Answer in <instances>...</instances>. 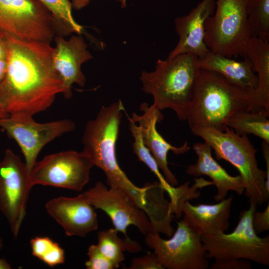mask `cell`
Listing matches in <instances>:
<instances>
[{"mask_svg":"<svg viewBox=\"0 0 269 269\" xmlns=\"http://www.w3.org/2000/svg\"><path fill=\"white\" fill-rule=\"evenodd\" d=\"M7 64L0 82V105L9 115L31 116L48 109L63 94L50 43L20 39L4 34Z\"/></svg>","mask_w":269,"mask_h":269,"instance_id":"6da1fadb","label":"cell"},{"mask_svg":"<svg viewBox=\"0 0 269 269\" xmlns=\"http://www.w3.org/2000/svg\"><path fill=\"white\" fill-rule=\"evenodd\" d=\"M255 90L243 88L216 72L200 69L187 113L190 128L199 126L225 131L228 120L237 112L269 113Z\"/></svg>","mask_w":269,"mask_h":269,"instance_id":"7a4b0ae2","label":"cell"},{"mask_svg":"<svg viewBox=\"0 0 269 269\" xmlns=\"http://www.w3.org/2000/svg\"><path fill=\"white\" fill-rule=\"evenodd\" d=\"M124 110L121 100L108 106H103L96 117L86 123L82 138V151L94 166L104 172L110 187L124 191L145 212L147 207L145 186L138 187L132 182L117 159L116 142Z\"/></svg>","mask_w":269,"mask_h":269,"instance_id":"3957f363","label":"cell"},{"mask_svg":"<svg viewBox=\"0 0 269 269\" xmlns=\"http://www.w3.org/2000/svg\"><path fill=\"white\" fill-rule=\"evenodd\" d=\"M200 70L198 57L184 53L158 60L155 70L143 71L139 79L143 91L152 96L156 109H170L179 120L185 121Z\"/></svg>","mask_w":269,"mask_h":269,"instance_id":"277c9868","label":"cell"},{"mask_svg":"<svg viewBox=\"0 0 269 269\" xmlns=\"http://www.w3.org/2000/svg\"><path fill=\"white\" fill-rule=\"evenodd\" d=\"M190 130L214 150L218 159H224L237 169L250 203L262 205L267 202L269 179L266 171L259 167L257 150L247 134H239L229 127L225 131L199 126L191 128Z\"/></svg>","mask_w":269,"mask_h":269,"instance_id":"5b68a950","label":"cell"},{"mask_svg":"<svg viewBox=\"0 0 269 269\" xmlns=\"http://www.w3.org/2000/svg\"><path fill=\"white\" fill-rule=\"evenodd\" d=\"M257 206L250 203L249 208L240 213L238 224L231 233L201 236L207 258L215 259L210 269L239 260L269 266V236L260 237L252 226V216Z\"/></svg>","mask_w":269,"mask_h":269,"instance_id":"8992f818","label":"cell"},{"mask_svg":"<svg viewBox=\"0 0 269 269\" xmlns=\"http://www.w3.org/2000/svg\"><path fill=\"white\" fill-rule=\"evenodd\" d=\"M246 2L247 0H215L214 12L205 23L204 42L211 52L248 59V43L252 35Z\"/></svg>","mask_w":269,"mask_h":269,"instance_id":"52a82bcc","label":"cell"},{"mask_svg":"<svg viewBox=\"0 0 269 269\" xmlns=\"http://www.w3.org/2000/svg\"><path fill=\"white\" fill-rule=\"evenodd\" d=\"M0 32L49 43L58 35L52 14L39 0H0Z\"/></svg>","mask_w":269,"mask_h":269,"instance_id":"ba28073f","label":"cell"},{"mask_svg":"<svg viewBox=\"0 0 269 269\" xmlns=\"http://www.w3.org/2000/svg\"><path fill=\"white\" fill-rule=\"evenodd\" d=\"M146 245L154 251L164 269H207L209 267L206 252L201 235L183 220L171 238L166 240L152 231L145 235Z\"/></svg>","mask_w":269,"mask_h":269,"instance_id":"9c48e42d","label":"cell"},{"mask_svg":"<svg viewBox=\"0 0 269 269\" xmlns=\"http://www.w3.org/2000/svg\"><path fill=\"white\" fill-rule=\"evenodd\" d=\"M94 166L83 151L49 154L34 164L30 174V185L32 187L41 185L80 191L89 182Z\"/></svg>","mask_w":269,"mask_h":269,"instance_id":"30bf717a","label":"cell"},{"mask_svg":"<svg viewBox=\"0 0 269 269\" xmlns=\"http://www.w3.org/2000/svg\"><path fill=\"white\" fill-rule=\"evenodd\" d=\"M32 117L25 114H15L0 118V128L19 146L30 174L45 145L75 129V123L70 119L39 123Z\"/></svg>","mask_w":269,"mask_h":269,"instance_id":"8fae6325","label":"cell"},{"mask_svg":"<svg viewBox=\"0 0 269 269\" xmlns=\"http://www.w3.org/2000/svg\"><path fill=\"white\" fill-rule=\"evenodd\" d=\"M32 187L25 162L10 149L0 161V210L7 220L11 232L17 237L26 215Z\"/></svg>","mask_w":269,"mask_h":269,"instance_id":"7c38bea8","label":"cell"},{"mask_svg":"<svg viewBox=\"0 0 269 269\" xmlns=\"http://www.w3.org/2000/svg\"><path fill=\"white\" fill-rule=\"evenodd\" d=\"M95 208L105 212L119 232L129 239L127 233L130 225L136 227L144 235L154 231L146 213L124 191L115 187L107 188L101 181L83 193Z\"/></svg>","mask_w":269,"mask_h":269,"instance_id":"4fadbf2b","label":"cell"},{"mask_svg":"<svg viewBox=\"0 0 269 269\" xmlns=\"http://www.w3.org/2000/svg\"><path fill=\"white\" fill-rule=\"evenodd\" d=\"M140 110L143 112L141 115L133 113L131 117H129V120L138 124L142 140L155 159L166 181L173 186H176L178 182L168 167L167 154L169 151H172L176 155L187 152L190 149L188 142H185L179 147L168 143L156 130V124L163 119L160 110L152 105L149 106L146 103L141 104Z\"/></svg>","mask_w":269,"mask_h":269,"instance_id":"5bb4252c","label":"cell"},{"mask_svg":"<svg viewBox=\"0 0 269 269\" xmlns=\"http://www.w3.org/2000/svg\"><path fill=\"white\" fill-rule=\"evenodd\" d=\"M53 62L63 83V94L66 99L72 96V86L77 84L84 87L86 78L82 72V65L92 58L87 45L80 34L72 35L69 39L56 35L54 38Z\"/></svg>","mask_w":269,"mask_h":269,"instance_id":"9a60e30c","label":"cell"},{"mask_svg":"<svg viewBox=\"0 0 269 269\" xmlns=\"http://www.w3.org/2000/svg\"><path fill=\"white\" fill-rule=\"evenodd\" d=\"M45 207L68 236L84 237L98 228L97 213L83 194L75 197L53 198L46 203Z\"/></svg>","mask_w":269,"mask_h":269,"instance_id":"2e32d148","label":"cell"},{"mask_svg":"<svg viewBox=\"0 0 269 269\" xmlns=\"http://www.w3.org/2000/svg\"><path fill=\"white\" fill-rule=\"evenodd\" d=\"M215 8V0H202L188 14L175 19L179 40L167 58L191 53L200 59L210 52L204 42L205 23L208 17L213 14Z\"/></svg>","mask_w":269,"mask_h":269,"instance_id":"e0dca14e","label":"cell"},{"mask_svg":"<svg viewBox=\"0 0 269 269\" xmlns=\"http://www.w3.org/2000/svg\"><path fill=\"white\" fill-rule=\"evenodd\" d=\"M193 149L198 156L195 164L188 165L186 172L196 177L206 175L212 179L213 185L216 186L217 193L214 198L220 201L226 198L229 191L242 195L244 192V186L240 175L232 176L213 157L211 147L205 141L196 142Z\"/></svg>","mask_w":269,"mask_h":269,"instance_id":"ac0fdd59","label":"cell"},{"mask_svg":"<svg viewBox=\"0 0 269 269\" xmlns=\"http://www.w3.org/2000/svg\"><path fill=\"white\" fill-rule=\"evenodd\" d=\"M233 197L214 204L192 205L186 201L182 207L183 220L201 236L225 232L229 228Z\"/></svg>","mask_w":269,"mask_h":269,"instance_id":"d6986e66","label":"cell"},{"mask_svg":"<svg viewBox=\"0 0 269 269\" xmlns=\"http://www.w3.org/2000/svg\"><path fill=\"white\" fill-rule=\"evenodd\" d=\"M200 69L216 72L232 83L247 90H255L258 78L249 59L237 61L211 51L198 58Z\"/></svg>","mask_w":269,"mask_h":269,"instance_id":"ffe728a7","label":"cell"},{"mask_svg":"<svg viewBox=\"0 0 269 269\" xmlns=\"http://www.w3.org/2000/svg\"><path fill=\"white\" fill-rule=\"evenodd\" d=\"M129 127L134 137L133 149L140 161L143 162L157 177L159 182L170 199V205L173 210L179 209L187 200L189 190L186 184L175 187L166 181L161 173L158 164L149 149L144 144L141 136L139 127L134 122L129 120Z\"/></svg>","mask_w":269,"mask_h":269,"instance_id":"44dd1931","label":"cell"},{"mask_svg":"<svg viewBox=\"0 0 269 269\" xmlns=\"http://www.w3.org/2000/svg\"><path fill=\"white\" fill-rule=\"evenodd\" d=\"M247 53L258 78L255 90L263 107L269 111V41L252 36L248 41Z\"/></svg>","mask_w":269,"mask_h":269,"instance_id":"7402d4cb","label":"cell"},{"mask_svg":"<svg viewBox=\"0 0 269 269\" xmlns=\"http://www.w3.org/2000/svg\"><path fill=\"white\" fill-rule=\"evenodd\" d=\"M269 117L265 111L239 112L229 118L226 125L239 134H253L269 143Z\"/></svg>","mask_w":269,"mask_h":269,"instance_id":"603a6c76","label":"cell"},{"mask_svg":"<svg viewBox=\"0 0 269 269\" xmlns=\"http://www.w3.org/2000/svg\"><path fill=\"white\" fill-rule=\"evenodd\" d=\"M115 228L101 231L98 233V247L103 254L113 263L115 269L125 260L124 251L131 253L141 250L140 244L135 241L120 238Z\"/></svg>","mask_w":269,"mask_h":269,"instance_id":"cb8c5ba5","label":"cell"},{"mask_svg":"<svg viewBox=\"0 0 269 269\" xmlns=\"http://www.w3.org/2000/svg\"><path fill=\"white\" fill-rule=\"evenodd\" d=\"M52 14L58 30V35L64 36L72 33L81 34L83 29L74 19L69 0H39Z\"/></svg>","mask_w":269,"mask_h":269,"instance_id":"d4e9b609","label":"cell"},{"mask_svg":"<svg viewBox=\"0 0 269 269\" xmlns=\"http://www.w3.org/2000/svg\"><path fill=\"white\" fill-rule=\"evenodd\" d=\"M247 19L252 36L269 40V0H247Z\"/></svg>","mask_w":269,"mask_h":269,"instance_id":"484cf974","label":"cell"},{"mask_svg":"<svg viewBox=\"0 0 269 269\" xmlns=\"http://www.w3.org/2000/svg\"><path fill=\"white\" fill-rule=\"evenodd\" d=\"M32 254L50 267L63 264L64 250L47 237H35L30 240Z\"/></svg>","mask_w":269,"mask_h":269,"instance_id":"4316f807","label":"cell"},{"mask_svg":"<svg viewBox=\"0 0 269 269\" xmlns=\"http://www.w3.org/2000/svg\"><path fill=\"white\" fill-rule=\"evenodd\" d=\"M88 260L85 265L87 269H113L114 265L106 257L97 245H91L88 250Z\"/></svg>","mask_w":269,"mask_h":269,"instance_id":"83f0119b","label":"cell"},{"mask_svg":"<svg viewBox=\"0 0 269 269\" xmlns=\"http://www.w3.org/2000/svg\"><path fill=\"white\" fill-rule=\"evenodd\" d=\"M130 269H163L154 253L148 252L145 255L133 259Z\"/></svg>","mask_w":269,"mask_h":269,"instance_id":"f1b7e54d","label":"cell"},{"mask_svg":"<svg viewBox=\"0 0 269 269\" xmlns=\"http://www.w3.org/2000/svg\"><path fill=\"white\" fill-rule=\"evenodd\" d=\"M252 224L258 235L269 230V204L263 211H255L252 216Z\"/></svg>","mask_w":269,"mask_h":269,"instance_id":"f546056e","label":"cell"},{"mask_svg":"<svg viewBox=\"0 0 269 269\" xmlns=\"http://www.w3.org/2000/svg\"><path fill=\"white\" fill-rule=\"evenodd\" d=\"M7 64V46L3 33L0 32V82L5 75Z\"/></svg>","mask_w":269,"mask_h":269,"instance_id":"4dcf8cb0","label":"cell"},{"mask_svg":"<svg viewBox=\"0 0 269 269\" xmlns=\"http://www.w3.org/2000/svg\"><path fill=\"white\" fill-rule=\"evenodd\" d=\"M262 145L263 156L266 166V170L265 171L267 178L269 179V143L263 141Z\"/></svg>","mask_w":269,"mask_h":269,"instance_id":"1f68e13d","label":"cell"},{"mask_svg":"<svg viewBox=\"0 0 269 269\" xmlns=\"http://www.w3.org/2000/svg\"><path fill=\"white\" fill-rule=\"evenodd\" d=\"M122 3L123 0H116ZM90 0H72V8L76 10H80L86 6L90 2Z\"/></svg>","mask_w":269,"mask_h":269,"instance_id":"d6a6232c","label":"cell"},{"mask_svg":"<svg viewBox=\"0 0 269 269\" xmlns=\"http://www.w3.org/2000/svg\"><path fill=\"white\" fill-rule=\"evenodd\" d=\"M10 265L5 259H0V269H10Z\"/></svg>","mask_w":269,"mask_h":269,"instance_id":"836d02e7","label":"cell"},{"mask_svg":"<svg viewBox=\"0 0 269 269\" xmlns=\"http://www.w3.org/2000/svg\"><path fill=\"white\" fill-rule=\"evenodd\" d=\"M9 116V115L5 112L2 107L0 105V118H6Z\"/></svg>","mask_w":269,"mask_h":269,"instance_id":"e575fe53","label":"cell"},{"mask_svg":"<svg viewBox=\"0 0 269 269\" xmlns=\"http://www.w3.org/2000/svg\"><path fill=\"white\" fill-rule=\"evenodd\" d=\"M126 0H123L122 3H121V5H122V7H124L126 6Z\"/></svg>","mask_w":269,"mask_h":269,"instance_id":"d590c367","label":"cell"},{"mask_svg":"<svg viewBox=\"0 0 269 269\" xmlns=\"http://www.w3.org/2000/svg\"><path fill=\"white\" fill-rule=\"evenodd\" d=\"M3 247L2 240L1 238H0V249H1Z\"/></svg>","mask_w":269,"mask_h":269,"instance_id":"8d00e7d4","label":"cell"}]
</instances>
